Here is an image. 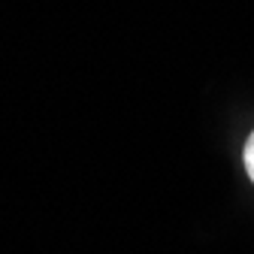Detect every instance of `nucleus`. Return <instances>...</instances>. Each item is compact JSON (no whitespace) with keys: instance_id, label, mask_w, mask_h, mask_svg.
I'll return each mask as SVG.
<instances>
[{"instance_id":"nucleus-1","label":"nucleus","mask_w":254,"mask_h":254,"mask_svg":"<svg viewBox=\"0 0 254 254\" xmlns=\"http://www.w3.org/2000/svg\"><path fill=\"white\" fill-rule=\"evenodd\" d=\"M245 170H248V176H251V182H254V133H251L248 142H245Z\"/></svg>"}]
</instances>
